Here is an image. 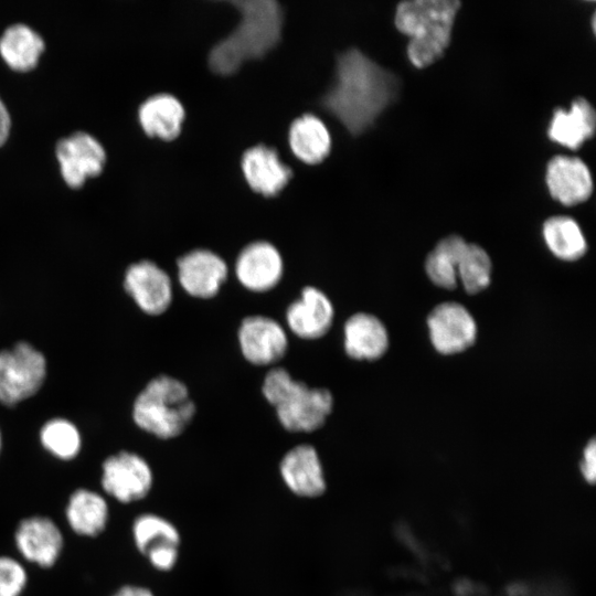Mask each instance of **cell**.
Masks as SVG:
<instances>
[{
	"mask_svg": "<svg viewBox=\"0 0 596 596\" xmlns=\"http://www.w3.org/2000/svg\"><path fill=\"white\" fill-rule=\"evenodd\" d=\"M262 391L275 407L281 426L294 433H310L320 428L333 406L329 390L309 387L294 380L284 368H274L266 374Z\"/></svg>",
	"mask_w": 596,
	"mask_h": 596,
	"instance_id": "5",
	"label": "cell"
},
{
	"mask_svg": "<svg viewBox=\"0 0 596 596\" xmlns=\"http://www.w3.org/2000/svg\"><path fill=\"white\" fill-rule=\"evenodd\" d=\"M459 8L458 0H409L397 6L395 25L409 38L407 56L414 66L426 67L444 55Z\"/></svg>",
	"mask_w": 596,
	"mask_h": 596,
	"instance_id": "3",
	"label": "cell"
},
{
	"mask_svg": "<svg viewBox=\"0 0 596 596\" xmlns=\"http://www.w3.org/2000/svg\"><path fill=\"white\" fill-rule=\"evenodd\" d=\"M284 263L278 249L270 243L257 241L246 245L236 259L235 273L248 290L264 292L280 280Z\"/></svg>",
	"mask_w": 596,
	"mask_h": 596,
	"instance_id": "15",
	"label": "cell"
},
{
	"mask_svg": "<svg viewBox=\"0 0 596 596\" xmlns=\"http://www.w3.org/2000/svg\"><path fill=\"white\" fill-rule=\"evenodd\" d=\"M110 596H155L146 586L126 584L117 588Z\"/></svg>",
	"mask_w": 596,
	"mask_h": 596,
	"instance_id": "32",
	"label": "cell"
},
{
	"mask_svg": "<svg viewBox=\"0 0 596 596\" xmlns=\"http://www.w3.org/2000/svg\"><path fill=\"white\" fill-rule=\"evenodd\" d=\"M240 12L234 30L209 53L210 68L221 75L235 73L252 58H260L274 49L281 36L284 13L275 0L231 1Z\"/></svg>",
	"mask_w": 596,
	"mask_h": 596,
	"instance_id": "2",
	"label": "cell"
},
{
	"mask_svg": "<svg viewBox=\"0 0 596 596\" xmlns=\"http://www.w3.org/2000/svg\"><path fill=\"white\" fill-rule=\"evenodd\" d=\"M581 467L585 478L593 480L596 468V448L594 439H592L584 449Z\"/></svg>",
	"mask_w": 596,
	"mask_h": 596,
	"instance_id": "31",
	"label": "cell"
},
{
	"mask_svg": "<svg viewBox=\"0 0 596 596\" xmlns=\"http://www.w3.org/2000/svg\"><path fill=\"white\" fill-rule=\"evenodd\" d=\"M333 316L334 309L327 295L313 286H307L287 308L286 321L296 336L313 340L329 331Z\"/></svg>",
	"mask_w": 596,
	"mask_h": 596,
	"instance_id": "17",
	"label": "cell"
},
{
	"mask_svg": "<svg viewBox=\"0 0 596 596\" xmlns=\"http://www.w3.org/2000/svg\"><path fill=\"white\" fill-rule=\"evenodd\" d=\"M138 118L148 135L171 140L181 131L184 108L174 96L164 93L156 94L141 103Z\"/></svg>",
	"mask_w": 596,
	"mask_h": 596,
	"instance_id": "23",
	"label": "cell"
},
{
	"mask_svg": "<svg viewBox=\"0 0 596 596\" xmlns=\"http://www.w3.org/2000/svg\"><path fill=\"white\" fill-rule=\"evenodd\" d=\"M542 233L549 249L562 260H577L587 251V243L579 225L568 216L547 219Z\"/></svg>",
	"mask_w": 596,
	"mask_h": 596,
	"instance_id": "26",
	"label": "cell"
},
{
	"mask_svg": "<svg viewBox=\"0 0 596 596\" xmlns=\"http://www.w3.org/2000/svg\"><path fill=\"white\" fill-rule=\"evenodd\" d=\"M429 340L444 355L457 354L470 348L477 338V323L462 305L446 301L437 305L427 317Z\"/></svg>",
	"mask_w": 596,
	"mask_h": 596,
	"instance_id": "10",
	"label": "cell"
},
{
	"mask_svg": "<svg viewBox=\"0 0 596 596\" xmlns=\"http://www.w3.org/2000/svg\"><path fill=\"white\" fill-rule=\"evenodd\" d=\"M123 287L138 309L149 317H161L173 299V286L167 270L151 259L130 264Z\"/></svg>",
	"mask_w": 596,
	"mask_h": 596,
	"instance_id": "8",
	"label": "cell"
},
{
	"mask_svg": "<svg viewBox=\"0 0 596 596\" xmlns=\"http://www.w3.org/2000/svg\"><path fill=\"white\" fill-rule=\"evenodd\" d=\"M65 519L70 529L79 536L96 538L109 521V505L104 494L77 488L68 497Z\"/></svg>",
	"mask_w": 596,
	"mask_h": 596,
	"instance_id": "21",
	"label": "cell"
},
{
	"mask_svg": "<svg viewBox=\"0 0 596 596\" xmlns=\"http://www.w3.org/2000/svg\"><path fill=\"white\" fill-rule=\"evenodd\" d=\"M227 265L209 249H193L177 260V277L182 288L195 298L214 297L227 278Z\"/></svg>",
	"mask_w": 596,
	"mask_h": 596,
	"instance_id": "14",
	"label": "cell"
},
{
	"mask_svg": "<svg viewBox=\"0 0 596 596\" xmlns=\"http://www.w3.org/2000/svg\"><path fill=\"white\" fill-rule=\"evenodd\" d=\"M279 472L286 487L296 496L317 498L323 494L327 482L321 460L310 445L289 449L279 464Z\"/></svg>",
	"mask_w": 596,
	"mask_h": 596,
	"instance_id": "16",
	"label": "cell"
},
{
	"mask_svg": "<svg viewBox=\"0 0 596 596\" xmlns=\"http://www.w3.org/2000/svg\"><path fill=\"white\" fill-rule=\"evenodd\" d=\"M492 264L488 253L479 245L468 243L457 264V277L468 294L483 291L491 281Z\"/></svg>",
	"mask_w": 596,
	"mask_h": 596,
	"instance_id": "29",
	"label": "cell"
},
{
	"mask_svg": "<svg viewBox=\"0 0 596 596\" xmlns=\"http://www.w3.org/2000/svg\"><path fill=\"white\" fill-rule=\"evenodd\" d=\"M131 535L137 551L160 572L171 571L179 558L181 536L177 526L156 513H142L131 524Z\"/></svg>",
	"mask_w": 596,
	"mask_h": 596,
	"instance_id": "9",
	"label": "cell"
},
{
	"mask_svg": "<svg viewBox=\"0 0 596 596\" xmlns=\"http://www.w3.org/2000/svg\"><path fill=\"white\" fill-rule=\"evenodd\" d=\"M195 414L188 387L178 379L161 373L152 377L136 396L131 417L142 433L167 440L183 433Z\"/></svg>",
	"mask_w": 596,
	"mask_h": 596,
	"instance_id": "4",
	"label": "cell"
},
{
	"mask_svg": "<svg viewBox=\"0 0 596 596\" xmlns=\"http://www.w3.org/2000/svg\"><path fill=\"white\" fill-rule=\"evenodd\" d=\"M42 449L61 462L74 461L82 450V437L76 426L64 418H53L40 429Z\"/></svg>",
	"mask_w": 596,
	"mask_h": 596,
	"instance_id": "28",
	"label": "cell"
},
{
	"mask_svg": "<svg viewBox=\"0 0 596 596\" xmlns=\"http://www.w3.org/2000/svg\"><path fill=\"white\" fill-rule=\"evenodd\" d=\"M596 114L584 97L573 100L571 109L557 108L553 113L547 135L551 140L571 149H577L594 135Z\"/></svg>",
	"mask_w": 596,
	"mask_h": 596,
	"instance_id": "22",
	"label": "cell"
},
{
	"mask_svg": "<svg viewBox=\"0 0 596 596\" xmlns=\"http://www.w3.org/2000/svg\"><path fill=\"white\" fill-rule=\"evenodd\" d=\"M11 129L10 113L0 97V146L6 142Z\"/></svg>",
	"mask_w": 596,
	"mask_h": 596,
	"instance_id": "33",
	"label": "cell"
},
{
	"mask_svg": "<svg viewBox=\"0 0 596 596\" xmlns=\"http://www.w3.org/2000/svg\"><path fill=\"white\" fill-rule=\"evenodd\" d=\"M55 155L64 181L81 187L88 177L98 175L106 162V151L97 138L75 131L56 142Z\"/></svg>",
	"mask_w": 596,
	"mask_h": 596,
	"instance_id": "12",
	"label": "cell"
},
{
	"mask_svg": "<svg viewBox=\"0 0 596 596\" xmlns=\"http://www.w3.org/2000/svg\"><path fill=\"white\" fill-rule=\"evenodd\" d=\"M100 486L116 501L128 504L145 499L153 486V471L146 457L121 449L103 459Z\"/></svg>",
	"mask_w": 596,
	"mask_h": 596,
	"instance_id": "7",
	"label": "cell"
},
{
	"mask_svg": "<svg viewBox=\"0 0 596 596\" xmlns=\"http://www.w3.org/2000/svg\"><path fill=\"white\" fill-rule=\"evenodd\" d=\"M13 541L19 554L41 568L54 566L64 549L60 526L45 515L21 519L14 529Z\"/></svg>",
	"mask_w": 596,
	"mask_h": 596,
	"instance_id": "11",
	"label": "cell"
},
{
	"mask_svg": "<svg viewBox=\"0 0 596 596\" xmlns=\"http://www.w3.org/2000/svg\"><path fill=\"white\" fill-rule=\"evenodd\" d=\"M46 375L42 353L20 341L0 351V403L14 406L38 393Z\"/></svg>",
	"mask_w": 596,
	"mask_h": 596,
	"instance_id": "6",
	"label": "cell"
},
{
	"mask_svg": "<svg viewBox=\"0 0 596 596\" xmlns=\"http://www.w3.org/2000/svg\"><path fill=\"white\" fill-rule=\"evenodd\" d=\"M545 180L551 195L565 205L586 201L593 191L589 169L579 158L553 157L547 163Z\"/></svg>",
	"mask_w": 596,
	"mask_h": 596,
	"instance_id": "18",
	"label": "cell"
},
{
	"mask_svg": "<svg viewBox=\"0 0 596 596\" xmlns=\"http://www.w3.org/2000/svg\"><path fill=\"white\" fill-rule=\"evenodd\" d=\"M467 245L468 242L458 235H449L437 243L425 260L427 277L434 285L443 289L457 286V264Z\"/></svg>",
	"mask_w": 596,
	"mask_h": 596,
	"instance_id": "27",
	"label": "cell"
},
{
	"mask_svg": "<svg viewBox=\"0 0 596 596\" xmlns=\"http://www.w3.org/2000/svg\"><path fill=\"white\" fill-rule=\"evenodd\" d=\"M24 565L10 555H0V596H21L28 585Z\"/></svg>",
	"mask_w": 596,
	"mask_h": 596,
	"instance_id": "30",
	"label": "cell"
},
{
	"mask_svg": "<svg viewBox=\"0 0 596 596\" xmlns=\"http://www.w3.org/2000/svg\"><path fill=\"white\" fill-rule=\"evenodd\" d=\"M289 145L300 160L317 163L330 152L331 138L321 119L312 114H305L291 123Z\"/></svg>",
	"mask_w": 596,
	"mask_h": 596,
	"instance_id": "25",
	"label": "cell"
},
{
	"mask_svg": "<svg viewBox=\"0 0 596 596\" xmlns=\"http://www.w3.org/2000/svg\"><path fill=\"white\" fill-rule=\"evenodd\" d=\"M238 343L244 358L256 365H268L280 360L288 347L284 328L265 316H249L243 319L238 332Z\"/></svg>",
	"mask_w": 596,
	"mask_h": 596,
	"instance_id": "13",
	"label": "cell"
},
{
	"mask_svg": "<svg viewBox=\"0 0 596 596\" xmlns=\"http://www.w3.org/2000/svg\"><path fill=\"white\" fill-rule=\"evenodd\" d=\"M398 78L358 49L340 53L334 82L322 95L321 105L353 135L371 127L397 97Z\"/></svg>",
	"mask_w": 596,
	"mask_h": 596,
	"instance_id": "1",
	"label": "cell"
},
{
	"mask_svg": "<svg viewBox=\"0 0 596 596\" xmlns=\"http://www.w3.org/2000/svg\"><path fill=\"white\" fill-rule=\"evenodd\" d=\"M242 169L249 187L266 196L278 193L292 175L276 149L265 145L254 146L243 153Z\"/></svg>",
	"mask_w": 596,
	"mask_h": 596,
	"instance_id": "19",
	"label": "cell"
},
{
	"mask_svg": "<svg viewBox=\"0 0 596 596\" xmlns=\"http://www.w3.org/2000/svg\"><path fill=\"white\" fill-rule=\"evenodd\" d=\"M1 451H2V436H1V432H0V455H1Z\"/></svg>",
	"mask_w": 596,
	"mask_h": 596,
	"instance_id": "34",
	"label": "cell"
},
{
	"mask_svg": "<svg viewBox=\"0 0 596 596\" xmlns=\"http://www.w3.org/2000/svg\"><path fill=\"white\" fill-rule=\"evenodd\" d=\"M43 38L24 23L9 25L0 36V55L13 70L30 71L44 51Z\"/></svg>",
	"mask_w": 596,
	"mask_h": 596,
	"instance_id": "24",
	"label": "cell"
},
{
	"mask_svg": "<svg viewBox=\"0 0 596 596\" xmlns=\"http://www.w3.org/2000/svg\"><path fill=\"white\" fill-rule=\"evenodd\" d=\"M344 350L355 360L373 361L389 348V333L383 322L366 312L352 315L344 323Z\"/></svg>",
	"mask_w": 596,
	"mask_h": 596,
	"instance_id": "20",
	"label": "cell"
}]
</instances>
